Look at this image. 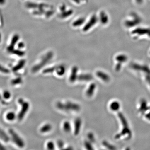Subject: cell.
I'll list each match as a JSON object with an SVG mask.
<instances>
[{
	"label": "cell",
	"mask_w": 150,
	"mask_h": 150,
	"mask_svg": "<svg viewBox=\"0 0 150 150\" xmlns=\"http://www.w3.org/2000/svg\"><path fill=\"white\" fill-rule=\"evenodd\" d=\"M56 107L60 110L66 111H78L81 109L79 105L70 101L66 103L58 102Z\"/></svg>",
	"instance_id": "obj_1"
},
{
	"label": "cell",
	"mask_w": 150,
	"mask_h": 150,
	"mask_svg": "<svg viewBox=\"0 0 150 150\" xmlns=\"http://www.w3.org/2000/svg\"><path fill=\"white\" fill-rule=\"evenodd\" d=\"M9 134L11 136L13 142L20 148H23L24 146V142L21 137L12 129H10Z\"/></svg>",
	"instance_id": "obj_2"
},
{
	"label": "cell",
	"mask_w": 150,
	"mask_h": 150,
	"mask_svg": "<svg viewBox=\"0 0 150 150\" xmlns=\"http://www.w3.org/2000/svg\"><path fill=\"white\" fill-rule=\"evenodd\" d=\"M51 55H48V56H46L44 59L42 60L41 62L38 65H35L32 69V71L33 73L37 72L39 71L40 69L43 68V66L46 65V63L48 62V61L51 59Z\"/></svg>",
	"instance_id": "obj_3"
},
{
	"label": "cell",
	"mask_w": 150,
	"mask_h": 150,
	"mask_svg": "<svg viewBox=\"0 0 150 150\" xmlns=\"http://www.w3.org/2000/svg\"><path fill=\"white\" fill-rule=\"evenodd\" d=\"M21 105H22L21 110L18 115V119L19 121H21L23 118H24L25 115L27 112L29 108V103L27 102L24 101L22 103Z\"/></svg>",
	"instance_id": "obj_4"
},
{
	"label": "cell",
	"mask_w": 150,
	"mask_h": 150,
	"mask_svg": "<svg viewBox=\"0 0 150 150\" xmlns=\"http://www.w3.org/2000/svg\"><path fill=\"white\" fill-rule=\"evenodd\" d=\"M19 38V37L18 35H17V34H16V35H14L12 38L11 44L7 48L8 51L9 52H12V51H13L15 46L16 45L18 41Z\"/></svg>",
	"instance_id": "obj_5"
},
{
	"label": "cell",
	"mask_w": 150,
	"mask_h": 150,
	"mask_svg": "<svg viewBox=\"0 0 150 150\" xmlns=\"http://www.w3.org/2000/svg\"><path fill=\"white\" fill-rule=\"evenodd\" d=\"M81 125L82 121L81 118H77L74 122V134L76 136L79 134Z\"/></svg>",
	"instance_id": "obj_6"
},
{
	"label": "cell",
	"mask_w": 150,
	"mask_h": 150,
	"mask_svg": "<svg viewBox=\"0 0 150 150\" xmlns=\"http://www.w3.org/2000/svg\"><path fill=\"white\" fill-rule=\"evenodd\" d=\"M78 69L77 67H75L72 69L71 72L69 77V81L71 82H74L77 80Z\"/></svg>",
	"instance_id": "obj_7"
},
{
	"label": "cell",
	"mask_w": 150,
	"mask_h": 150,
	"mask_svg": "<svg viewBox=\"0 0 150 150\" xmlns=\"http://www.w3.org/2000/svg\"><path fill=\"white\" fill-rule=\"evenodd\" d=\"M93 79V76L90 74H81L78 75L77 80L81 81H90Z\"/></svg>",
	"instance_id": "obj_8"
},
{
	"label": "cell",
	"mask_w": 150,
	"mask_h": 150,
	"mask_svg": "<svg viewBox=\"0 0 150 150\" xmlns=\"http://www.w3.org/2000/svg\"><path fill=\"white\" fill-rule=\"evenodd\" d=\"M96 75L98 78L101 79L102 81H104V82H107L110 81V79L109 76L107 74L101 71H98L97 72Z\"/></svg>",
	"instance_id": "obj_9"
},
{
	"label": "cell",
	"mask_w": 150,
	"mask_h": 150,
	"mask_svg": "<svg viewBox=\"0 0 150 150\" xmlns=\"http://www.w3.org/2000/svg\"><path fill=\"white\" fill-rule=\"evenodd\" d=\"M96 88V85L94 83H92L89 86L88 88L86 91V95L87 96L91 97L93 95Z\"/></svg>",
	"instance_id": "obj_10"
},
{
	"label": "cell",
	"mask_w": 150,
	"mask_h": 150,
	"mask_svg": "<svg viewBox=\"0 0 150 150\" xmlns=\"http://www.w3.org/2000/svg\"><path fill=\"white\" fill-rule=\"evenodd\" d=\"M25 60H21L19 62L18 64L16 65L12 69V71L13 72H16L19 70L21 69L22 68L24 67L25 64Z\"/></svg>",
	"instance_id": "obj_11"
},
{
	"label": "cell",
	"mask_w": 150,
	"mask_h": 150,
	"mask_svg": "<svg viewBox=\"0 0 150 150\" xmlns=\"http://www.w3.org/2000/svg\"><path fill=\"white\" fill-rule=\"evenodd\" d=\"M52 126H51V124L47 123V124H46L43 125V126L41 127V129H40V131L41 133H47V132L51 131V129H52Z\"/></svg>",
	"instance_id": "obj_12"
},
{
	"label": "cell",
	"mask_w": 150,
	"mask_h": 150,
	"mask_svg": "<svg viewBox=\"0 0 150 150\" xmlns=\"http://www.w3.org/2000/svg\"><path fill=\"white\" fill-rule=\"evenodd\" d=\"M56 71L57 75L59 76H62L66 72V69L63 66H59V67H56Z\"/></svg>",
	"instance_id": "obj_13"
},
{
	"label": "cell",
	"mask_w": 150,
	"mask_h": 150,
	"mask_svg": "<svg viewBox=\"0 0 150 150\" xmlns=\"http://www.w3.org/2000/svg\"><path fill=\"white\" fill-rule=\"evenodd\" d=\"M120 105L118 101H113L110 105V108L113 111H117L120 108Z\"/></svg>",
	"instance_id": "obj_14"
},
{
	"label": "cell",
	"mask_w": 150,
	"mask_h": 150,
	"mask_svg": "<svg viewBox=\"0 0 150 150\" xmlns=\"http://www.w3.org/2000/svg\"><path fill=\"white\" fill-rule=\"evenodd\" d=\"M63 129L67 133H69L71 130V123L69 121H65L63 124Z\"/></svg>",
	"instance_id": "obj_15"
},
{
	"label": "cell",
	"mask_w": 150,
	"mask_h": 150,
	"mask_svg": "<svg viewBox=\"0 0 150 150\" xmlns=\"http://www.w3.org/2000/svg\"><path fill=\"white\" fill-rule=\"evenodd\" d=\"M0 137L6 142H8L9 140V138L8 135L1 129H0Z\"/></svg>",
	"instance_id": "obj_16"
},
{
	"label": "cell",
	"mask_w": 150,
	"mask_h": 150,
	"mask_svg": "<svg viewBox=\"0 0 150 150\" xmlns=\"http://www.w3.org/2000/svg\"><path fill=\"white\" fill-rule=\"evenodd\" d=\"M6 118L8 121H13L15 119L16 115L14 112H9L7 113V114L6 116Z\"/></svg>",
	"instance_id": "obj_17"
},
{
	"label": "cell",
	"mask_w": 150,
	"mask_h": 150,
	"mask_svg": "<svg viewBox=\"0 0 150 150\" xmlns=\"http://www.w3.org/2000/svg\"><path fill=\"white\" fill-rule=\"evenodd\" d=\"M56 67H51V68H47L45 69L43 71V73L44 74H51L54 72V71H56Z\"/></svg>",
	"instance_id": "obj_18"
},
{
	"label": "cell",
	"mask_w": 150,
	"mask_h": 150,
	"mask_svg": "<svg viewBox=\"0 0 150 150\" xmlns=\"http://www.w3.org/2000/svg\"><path fill=\"white\" fill-rule=\"evenodd\" d=\"M22 82V79L21 77H18L12 80L11 84L13 85H16L19 84L21 83Z\"/></svg>",
	"instance_id": "obj_19"
},
{
	"label": "cell",
	"mask_w": 150,
	"mask_h": 150,
	"mask_svg": "<svg viewBox=\"0 0 150 150\" xmlns=\"http://www.w3.org/2000/svg\"><path fill=\"white\" fill-rule=\"evenodd\" d=\"M88 139L90 142L91 143H95L96 139L95 138L94 135L92 133H89L87 135Z\"/></svg>",
	"instance_id": "obj_20"
},
{
	"label": "cell",
	"mask_w": 150,
	"mask_h": 150,
	"mask_svg": "<svg viewBox=\"0 0 150 150\" xmlns=\"http://www.w3.org/2000/svg\"><path fill=\"white\" fill-rule=\"evenodd\" d=\"M12 53L15 55L19 56H24V52L23 51L20 50H14L12 51Z\"/></svg>",
	"instance_id": "obj_21"
},
{
	"label": "cell",
	"mask_w": 150,
	"mask_h": 150,
	"mask_svg": "<svg viewBox=\"0 0 150 150\" xmlns=\"http://www.w3.org/2000/svg\"><path fill=\"white\" fill-rule=\"evenodd\" d=\"M103 145L105 147L109 149H115V148L112 145L108 143V142L106 141H103Z\"/></svg>",
	"instance_id": "obj_22"
},
{
	"label": "cell",
	"mask_w": 150,
	"mask_h": 150,
	"mask_svg": "<svg viewBox=\"0 0 150 150\" xmlns=\"http://www.w3.org/2000/svg\"><path fill=\"white\" fill-rule=\"evenodd\" d=\"M86 149L88 150H93V147L92 145L91 144V142L89 141H86L84 143Z\"/></svg>",
	"instance_id": "obj_23"
},
{
	"label": "cell",
	"mask_w": 150,
	"mask_h": 150,
	"mask_svg": "<svg viewBox=\"0 0 150 150\" xmlns=\"http://www.w3.org/2000/svg\"><path fill=\"white\" fill-rule=\"evenodd\" d=\"M47 149L48 150H54L55 149V145L54 142L50 141L47 144Z\"/></svg>",
	"instance_id": "obj_24"
},
{
	"label": "cell",
	"mask_w": 150,
	"mask_h": 150,
	"mask_svg": "<svg viewBox=\"0 0 150 150\" xmlns=\"http://www.w3.org/2000/svg\"><path fill=\"white\" fill-rule=\"evenodd\" d=\"M11 93L8 91H6L3 93V97L5 99H9L11 98Z\"/></svg>",
	"instance_id": "obj_25"
},
{
	"label": "cell",
	"mask_w": 150,
	"mask_h": 150,
	"mask_svg": "<svg viewBox=\"0 0 150 150\" xmlns=\"http://www.w3.org/2000/svg\"><path fill=\"white\" fill-rule=\"evenodd\" d=\"M0 72L5 73V74H8V73L10 72V70L8 69H7L5 67L0 65Z\"/></svg>",
	"instance_id": "obj_26"
},
{
	"label": "cell",
	"mask_w": 150,
	"mask_h": 150,
	"mask_svg": "<svg viewBox=\"0 0 150 150\" xmlns=\"http://www.w3.org/2000/svg\"><path fill=\"white\" fill-rule=\"evenodd\" d=\"M57 145L60 149H63L64 146V143L62 140H59L57 142Z\"/></svg>",
	"instance_id": "obj_27"
},
{
	"label": "cell",
	"mask_w": 150,
	"mask_h": 150,
	"mask_svg": "<svg viewBox=\"0 0 150 150\" xmlns=\"http://www.w3.org/2000/svg\"><path fill=\"white\" fill-rule=\"evenodd\" d=\"M18 48H19V49H21V48H23L24 47V43H23V42L19 43H18Z\"/></svg>",
	"instance_id": "obj_28"
},
{
	"label": "cell",
	"mask_w": 150,
	"mask_h": 150,
	"mask_svg": "<svg viewBox=\"0 0 150 150\" xmlns=\"http://www.w3.org/2000/svg\"><path fill=\"white\" fill-rule=\"evenodd\" d=\"M6 2V0H0V5H3Z\"/></svg>",
	"instance_id": "obj_29"
},
{
	"label": "cell",
	"mask_w": 150,
	"mask_h": 150,
	"mask_svg": "<svg viewBox=\"0 0 150 150\" xmlns=\"http://www.w3.org/2000/svg\"><path fill=\"white\" fill-rule=\"evenodd\" d=\"M24 100L23 99H22V98H20V99H19L18 100V103H19V104L21 105L22 103H23V102H24Z\"/></svg>",
	"instance_id": "obj_30"
},
{
	"label": "cell",
	"mask_w": 150,
	"mask_h": 150,
	"mask_svg": "<svg viewBox=\"0 0 150 150\" xmlns=\"http://www.w3.org/2000/svg\"><path fill=\"white\" fill-rule=\"evenodd\" d=\"M5 149L4 147L1 144V143H0V150H4Z\"/></svg>",
	"instance_id": "obj_31"
},
{
	"label": "cell",
	"mask_w": 150,
	"mask_h": 150,
	"mask_svg": "<svg viewBox=\"0 0 150 150\" xmlns=\"http://www.w3.org/2000/svg\"><path fill=\"white\" fill-rule=\"evenodd\" d=\"M67 149H72L73 148H71V147H69V148H67Z\"/></svg>",
	"instance_id": "obj_32"
},
{
	"label": "cell",
	"mask_w": 150,
	"mask_h": 150,
	"mask_svg": "<svg viewBox=\"0 0 150 150\" xmlns=\"http://www.w3.org/2000/svg\"><path fill=\"white\" fill-rule=\"evenodd\" d=\"M1 33H0V42H1Z\"/></svg>",
	"instance_id": "obj_33"
},
{
	"label": "cell",
	"mask_w": 150,
	"mask_h": 150,
	"mask_svg": "<svg viewBox=\"0 0 150 150\" xmlns=\"http://www.w3.org/2000/svg\"><path fill=\"white\" fill-rule=\"evenodd\" d=\"M2 99V97L1 96V94H0V100H1Z\"/></svg>",
	"instance_id": "obj_34"
}]
</instances>
